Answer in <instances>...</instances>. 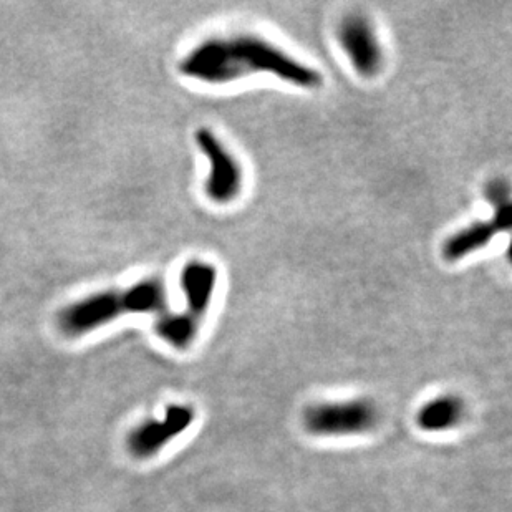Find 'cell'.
Returning a JSON list of instances; mask_svg holds the SVG:
<instances>
[{
  "mask_svg": "<svg viewBox=\"0 0 512 512\" xmlns=\"http://www.w3.org/2000/svg\"><path fill=\"white\" fill-rule=\"evenodd\" d=\"M466 406L456 395H440L421 406L416 415V425L428 433L451 430L461 423Z\"/></svg>",
  "mask_w": 512,
  "mask_h": 512,
  "instance_id": "9",
  "label": "cell"
},
{
  "mask_svg": "<svg viewBox=\"0 0 512 512\" xmlns=\"http://www.w3.org/2000/svg\"><path fill=\"white\" fill-rule=\"evenodd\" d=\"M153 329L163 342L176 350H186L198 339L201 327L184 319L178 312H165L158 315Z\"/></svg>",
  "mask_w": 512,
  "mask_h": 512,
  "instance_id": "10",
  "label": "cell"
},
{
  "mask_svg": "<svg viewBox=\"0 0 512 512\" xmlns=\"http://www.w3.org/2000/svg\"><path fill=\"white\" fill-rule=\"evenodd\" d=\"M178 67L184 77L206 85H229L256 75H271L300 90H317L324 83L317 68L256 34L208 37Z\"/></svg>",
  "mask_w": 512,
  "mask_h": 512,
  "instance_id": "1",
  "label": "cell"
},
{
  "mask_svg": "<svg viewBox=\"0 0 512 512\" xmlns=\"http://www.w3.org/2000/svg\"><path fill=\"white\" fill-rule=\"evenodd\" d=\"M335 37L353 72L365 80L377 78L385 67V50L372 20L362 12L340 19Z\"/></svg>",
  "mask_w": 512,
  "mask_h": 512,
  "instance_id": "5",
  "label": "cell"
},
{
  "mask_svg": "<svg viewBox=\"0 0 512 512\" xmlns=\"http://www.w3.org/2000/svg\"><path fill=\"white\" fill-rule=\"evenodd\" d=\"M512 206L511 203L494 206L491 218L486 221H474L453 232L446 237L441 246V256L446 262L455 264L466 257L473 256L476 252L488 247L494 241V237L504 232L511 231Z\"/></svg>",
  "mask_w": 512,
  "mask_h": 512,
  "instance_id": "6",
  "label": "cell"
},
{
  "mask_svg": "<svg viewBox=\"0 0 512 512\" xmlns=\"http://www.w3.org/2000/svg\"><path fill=\"white\" fill-rule=\"evenodd\" d=\"M170 297L160 277H148L125 289H107L65 305L57 314V329L70 339L90 334L123 315H161Z\"/></svg>",
  "mask_w": 512,
  "mask_h": 512,
  "instance_id": "2",
  "label": "cell"
},
{
  "mask_svg": "<svg viewBox=\"0 0 512 512\" xmlns=\"http://www.w3.org/2000/svg\"><path fill=\"white\" fill-rule=\"evenodd\" d=\"M196 411L188 405H171L161 420L145 421L128 436V450L138 459L160 453L176 436L183 435L193 425Z\"/></svg>",
  "mask_w": 512,
  "mask_h": 512,
  "instance_id": "7",
  "label": "cell"
},
{
  "mask_svg": "<svg viewBox=\"0 0 512 512\" xmlns=\"http://www.w3.org/2000/svg\"><path fill=\"white\" fill-rule=\"evenodd\" d=\"M378 425V408L373 401H324L304 413L305 430L315 436H355Z\"/></svg>",
  "mask_w": 512,
  "mask_h": 512,
  "instance_id": "4",
  "label": "cell"
},
{
  "mask_svg": "<svg viewBox=\"0 0 512 512\" xmlns=\"http://www.w3.org/2000/svg\"><path fill=\"white\" fill-rule=\"evenodd\" d=\"M218 282V267L211 262L199 261V259L186 262L179 272V287L183 290L184 310L178 314L201 327L204 317L208 315L213 305Z\"/></svg>",
  "mask_w": 512,
  "mask_h": 512,
  "instance_id": "8",
  "label": "cell"
},
{
  "mask_svg": "<svg viewBox=\"0 0 512 512\" xmlns=\"http://www.w3.org/2000/svg\"><path fill=\"white\" fill-rule=\"evenodd\" d=\"M484 198L488 199L491 206H501V204L511 203V189L509 183L504 178H494L484 186Z\"/></svg>",
  "mask_w": 512,
  "mask_h": 512,
  "instance_id": "11",
  "label": "cell"
},
{
  "mask_svg": "<svg viewBox=\"0 0 512 512\" xmlns=\"http://www.w3.org/2000/svg\"><path fill=\"white\" fill-rule=\"evenodd\" d=\"M194 141L208 161V176L204 181L206 198L218 206L236 203L244 189V171L239 160L211 128H199Z\"/></svg>",
  "mask_w": 512,
  "mask_h": 512,
  "instance_id": "3",
  "label": "cell"
}]
</instances>
